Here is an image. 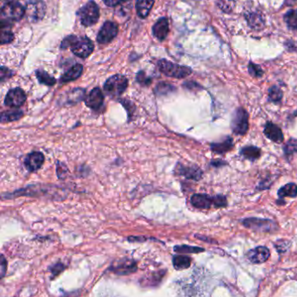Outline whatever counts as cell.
<instances>
[{"label": "cell", "instance_id": "10", "mask_svg": "<svg viewBox=\"0 0 297 297\" xmlns=\"http://www.w3.org/2000/svg\"><path fill=\"white\" fill-rule=\"evenodd\" d=\"M137 270V263L133 260L124 259L119 260L114 263L111 267L110 271L119 275H127L133 274Z\"/></svg>", "mask_w": 297, "mask_h": 297}, {"label": "cell", "instance_id": "25", "mask_svg": "<svg viewBox=\"0 0 297 297\" xmlns=\"http://www.w3.org/2000/svg\"><path fill=\"white\" fill-rule=\"evenodd\" d=\"M278 196L280 199H284L285 197L295 198L297 196V185L295 183L286 184L285 186L278 190Z\"/></svg>", "mask_w": 297, "mask_h": 297}, {"label": "cell", "instance_id": "33", "mask_svg": "<svg viewBox=\"0 0 297 297\" xmlns=\"http://www.w3.org/2000/svg\"><path fill=\"white\" fill-rule=\"evenodd\" d=\"M249 72L255 78H261L263 75V69L256 64L250 63L249 65Z\"/></svg>", "mask_w": 297, "mask_h": 297}, {"label": "cell", "instance_id": "34", "mask_svg": "<svg viewBox=\"0 0 297 297\" xmlns=\"http://www.w3.org/2000/svg\"><path fill=\"white\" fill-rule=\"evenodd\" d=\"M64 268L65 267H64L62 263H56V264H54L53 267L50 268V271L52 272L53 276H57L58 275H60L61 272L63 271Z\"/></svg>", "mask_w": 297, "mask_h": 297}, {"label": "cell", "instance_id": "40", "mask_svg": "<svg viewBox=\"0 0 297 297\" xmlns=\"http://www.w3.org/2000/svg\"><path fill=\"white\" fill-rule=\"evenodd\" d=\"M1 1H2L3 5H5V4L10 3V2H15L16 0H1Z\"/></svg>", "mask_w": 297, "mask_h": 297}, {"label": "cell", "instance_id": "6", "mask_svg": "<svg viewBox=\"0 0 297 297\" xmlns=\"http://www.w3.org/2000/svg\"><path fill=\"white\" fill-rule=\"evenodd\" d=\"M249 114L244 108H238L235 111L231 123V128L235 135L243 136L250 128Z\"/></svg>", "mask_w": 297, "mask_h": 297}, {"label": "cell", "instance_id": "21", "mask_svg": "<svg viewBox=\"0 0 297 297\" xmlns=\"http://www.w3.org/2000/svg\"><path fill=\"white\" fill-rule=\"evenodd\" d=\"M83 67L80 64H76L64 73L60 78V82L67 83L78 79L82 74Z\"/></svg>", "mask_w": 297, "mask_h": 297}, {"label": "cell", "instance_id": "1", "mask_svg": "<svg viewBox=\"0 0 297 297\" xmlns=\"http://www.w3.org/2000/svg\"><path fill=\"white\" fill-rule=\"evenodd\" d=\"M191 204L199 209H209L215 208H226L228 205L227 198L224 195L210 196L209 194L195 193L191 197Z\"/></svg>", "mask_w": 297, "mask_h": 297}, {"label": "cell", "instance_id": "32", "mask_svg": "<svg viewBox=\"0 0 297 297\" xmlns=\"http://www.w3.org/2000/svg\"><path fill=\"white\" fill-rule=\"evenodd\" d=\"M297 152V139H291L288 140L284 146L285 155H292Z\"/></svg>", "mask_w": 297, "mask_h": 297}, {"label": "cell", "instance_id": "28", "mask_svg": "<svg viewBox=\"0 0 297 297\" xmlns=\"http://www.w3.org/2000/svg\"><path fill=\"white\" fill-rule=\"evenodd\" d=\"M36 75H37V78L39 80V82L42 83V84H44V85H54L56 83V80L53 77L50 76L47 73H45L44 71H43V70H38V71H37Z\"/></svg>", "mask_w": 297, "mask_h": 297}, {"label": "cell", "instance_id": "8", "mask_svg": "<svg viewBox=\"0 0 297 297\" xmlns=\"http://www.w3.org/2000/svg\"><path fill=\"white\" fill-rule=\"evenodd\" d=\"M25 13V8L17 1L5 4L1 9L2 19L8 21H19L24 17Z\"/></svg>", "mask_w": 297, "mask_h": 297}, {"label": "cell", "instance_id": "11", "mask_svg": "<svg viewBox=\"0 0 297 297\" xmlns=\"http://www.w3.org/2000/svg\"><path fill=\"white\" fill-rule=\"evenodd\" d=\"M118 31L119 29L116 23L108 21L105 23L98 32L97 40L101 44H108L117 36Z\"/></svg>", "mask_w": 297, "mask_h": 297}, {"label": "cell", "instance_id": "13", "mask_svg": "<svg viewBox=\"0 0 297 297\" xmlns=\"http://www.w3.org/2000/svg\"><path fill=\"white\" fill-rule=\"evenodd\" d=\"M26 101V95L22 89H12L5 98V104L10 108H19Z\"/></svg>", "mask_w": 297, "mask_h": 297}, {"label": "cell", "instance_id": "31", "mask_svg": "<svg viewBox=\"0 0 297 297\" xmlns=\"http://www.w3.org/2000/svg\"><path fill=\"white\" fill-rule=\"evenodd\" d=\"M269 101L273 102H280L282 98V92L277 86H272L269 91Z\"/></svg>", "mask_w": 297, "mask_h": 297}, {"label": "cell", "instance_id": "17", "mask_svg": "<svg viewBox=\"0 0 297 297\" xmlns=\"http://www.w3.org/2000/svg\"><path fill=\"white\" fill-rule=\"evenodd\" d=\"M264 134L273 142L278 143V144L283 142L284 135L282 131L278 126H276L275 124L272 122H268L266 124L264 127Z\"/></svg>", "mask_w": 297, "mask_h": 297}, {"label": "cell", "instance_id": "3", "mask_svg": "<svg viewBox=\"0 0 297 297\" xmlns=\"http://www.w3.org/2000/svg\"><path fill=\"white\" fill-rule=\"evenodd\" d=\"M159 69L161 70L165 75L176 79H183L189 76L192 73V70L187 67L174 64L168 60H162L158 62Z\"/></svg>", "mask_w": 297, "mask_h": 297}, {"label": "cell", "instance_id": "24", "mask_svg": "<svg viewBox=\"0 0 297 297\" xmlns=\"http://www.w3.org/2000/svg\"><path fill=\"white\" fill-rule=\"evenodd\" d=\"M191 263H192V259L189 256L178 255V256H174L173 258V265L177 270L188 269L191 266Z\"/></svg>", "mask_w": 297, "mask_h": 297}, {"label": "cell", "instance_id": "41", "mask_svg": "<svg viewBox=\"0 0 297 297\" xmlns=\"http://www.w3.org/2000/svg\"><path fill=\"white\" fill-rule=\"evenodd\" d=\"M296 114H297V113H296Z\"/></svg>", "mask_w": 297, "mask_h": 297}, {"label": "cell", "instance_id": "15", "mask_svg": "<svg viewBox=\"0 0 297 297\" xmlns=\"http://www.w3.org/2000/svg\"><path fill=\"white\" fill-rule=\"evenodd\" d=\"M104 104V95L100 88H94L85 98V105L92 110L98 111Z\"/></svg>", "mask_w": 297, "mask_h": 297}, {"label": "cell", "instance_id": "14", "mask_svg": "<svg viewBox=\"0 0 297 297\" xmlns=\"http://www.w3.org/2000/svg\"><path fill=\"white\" fill-rule=\"evenodd\" d=\"M176 173L187 180H200L203 176V171L195 166L187 167V166L179 164V166H177Z\"/></svg>", "mask_w": 297, "mask_h": 297}, {"label": "cell", "instance_id": "36", "mask_svg": "<svg viewBox=\"0 0 297 297\" xmlns=\"http://www.w3.org/2000/svg\"><path fill=\"white\" fill-rule=\"evenodd\" d=\"M7 262L6 258H5V256L2 255L1 256V277L3 278L5 275H6V273H7Z\"/></svg>", "mask_w": 297, "mask_h": 297}, {"label": "cell", "instance_id": "20", "mask_svg": "<svg viewBox=\"0 0 297 297\" xmlns=\"http://www.w3.org/2000/svg\"><path fill=\"white\" fill-rule=\"evenodd\" d=\"M234 147V140L230 137L226 138L221 142L212 143L211 150L213 153L217 155H223L225 153L229 152Z\"/></svg>", "mask_w": 297, "mask_h": 297}, {"label": "cell", "instance_id": "2", "mask_svg": "<svg viewBox=\"0 0 297 297\" xmlns=\"http://www.w3.org/2000/svg\"><path fill=\"white\" fill-rule=\"evenodd\" d=\"M244 227L249 229L259 232V233H272L278 229V226L276 222L269 219L257 218V217H250L244 219L241 221Z\"/></svg>", "mask_w": 297, "mask_h": 297}, {"label": "cell", "instance_id": "39", "mask_svg": "<svg viewBox=\"0 0 297 297\" xmlns=\"http://www.w3.org/2000/svg\"><path fill=\"white\" fill-rule=\"evenodd\" d=\"M227 164H228L227 162H224V161H221V160H216V161H214V162H211V165H212L213 167H215V168L223 167V166H226Z\"/></svg>", "mask_w": 297, "mask_h": 297}, {"label": "cell", "instance_id": "23", "mask_svg": "<svg viewBox=\"0 0 297 297\" xmlns=\"http://www.w3.org/2000/svg\"><path fill=\"white\" fill-rule=\"evenodd\" d=\"M240 154L243 156L244 158L247 159L249 161L255 162L261 157L262 150L257 146L246 145V146H244L243 148H241Z\"/></svg>", "mask_w": 297, "mask_h": 297}, {"label": "cell", "instance_id": "30", "mask_svg": "<svg viewBox=\"0 0 297 297\" xmlns=\"http://www.w3.org/2000/svg\"><path fill=\"white\" fill-rule=\"evenodd\" d=\"M218 7L224 13H231L235 7L236 0H218Z\"/></svg>", "mask_w": 297, "mask_h": 297}, {"label": "cell", "instance_id": "37", "mask_svg": "<svg viewBox=\"0 0 297 297\" xmlns=\"http://www.w3.org/2000/svg\"><path fill=\"white\" fill-rule=\"evenodd\" d=\"M126 0H104L105 4L108 7H116L119 4L122 3Z\"/></svg>", "mask_w": 297, "mask_h": 297}, {"label": "cell", "instance_id": "18", "mask_svg": "<svg viewBox=\"0 0 297 297\" xmlns=\"http://www.w3.org/2000/svg\"><path fill=\"white\" fill-rule=\"evenodd\" d=\"M249 26L254 30L259 31L265 26V18L259 11H253L246 13L245 15Z\"/></svg>", "mask_w": 297, "mask_h": 297}, {"label": "cell", "instance_id": "9", "mask_svg": "<svg viewBox=\"0 0 297 297\" xmlns=\"http://www.w3.org/2000/svg\"><path fill=\"white\" fill-rule=\"evenodd\" d=\"M71 46H72V51L73 54L78 57L83 58V59L90 56L93 51V48H94L92 40L89 39L88 38H85V37L84 38L75 37V39Z\"/></svg>", "mask_w": 297, "mask_h": 297}, {"label": "cell", "instance_id": "12", "mask_svg": "<svg viewBox=\"0 0 297 297\" xmlns=\"http://www.w3.org/2000/svg\"><path fill=\"white\" fill-rule=\"evenodd\" d=\"M246 257L250 263L260 264V263H265L269 260L270 257V251L265 246H256L253 250L247 251Z\"/></svg>", "mask_w": 297, "mask_h": 297}, {"label": "cell", "instance_id": "5", "mask_svg": "<svg viewBox=\"0 0 297 297\" xmlns=\"http://www.w3.org/2000/svg\"><path fill=\"white\" fill-rule=\"evenodd\" d=\"M79 16L82 25L93 26L100 18V9L94 1H89L79 11Z\"/></svg>", "mask_w": 297, "mask_h": 297}, {"label": "cell", "instance_id": "27", "mask_svg": "<svg viewBox=\"0 0 297 297\" xmlns=\"http://www.w3.org/2000/svg\"><path fill=\"white\" fill-rule=\"evenodd\" d=\"M174 251L180 254H197L204 252V249L199 247V246L182 245V246H174Z\"/></svg>", "mask_w": 297, "mask_h": 297}, {"label": "cell", "instance_id": "38", "mask_svg": "<svg viewBox=\"0 0 297 297\" xmlns=\"http://www.w3.org/2000/svg\"><path fill=\"white\" fill-rule=\"evenodd\" d=\"M11 75H12V73H11L10 70L4 67L1 68V79H2V81H3L4 79H6L7 77L11 76Z\"/></svg>", "mask_w": 297, "mask_h": 297}, {"label": "cell", "instance_id": "29", "mask_svg": "<svg viewBox=\"0 0 297 297\" xmlns=\"http://www.w3.org/2000/svg\"><path fill=\"white\" fill-rule=\"evenodd\" d=\"M285 22L287 23L288 27L297 29V10H291L286 13L284 16Z\"/></svg>", "mask_w": 297, "mask_h": 297}, {"label": "cell", "instance_id": "16", "mask_svg": "<svg viewBox=\"0 0 297 297\" xmlns=\"http://www.w3.org/2000/svg\"><path fill=\"white\" fill-rule=\"evenodd\" d=\"M44 156L41 152H32L26 156L25 166L30 172H36L44 164Z\"/></svg>", "mask_w": 297, "mask_h": 297}, {"label": "cell", "instance_id": "22", "mask_svg": "<svg viewBox=\"0 0 297 297\" xmlns=\"http://www.w3.org/2000/svg\"><path fill=\"white\" fill-rule=\"evenodd\" d=\"M155 4V0H137L136 11L139 18L145 19L148 16L150 11Z\"/></svg>", "mask_w": 297, "mask_h": 297}, {"label": "cell", "instance_id": "4", "mask_svg": "<svg viewBox=\"0 0 297 297\" xmlns=\"http://www.w3.org/2000/svg\"><path fill=\"white\" fill-rule=\"evenodd\" d=\"M128 85V80L126 77L120 74L110 77L105 84L106 92L113 97H117L122 94Z\"/></svg>", "mask_w": 297, "mask_h": 297}, {"label": "cell", "instance_id": "7", "mask_svg": "<svg viewBox=\"0 0 297 297\" xmlns=\"http://www.w3.org/2000/svg\"><path fill=\"white\" fill-rule=\"evenodd\" d=\"M25 10V16L29 22L37 23L44 18L46 7L42 0H30Z\"/></svg>", "mask_w": 297, "mask_h": 297}, {"label": "cell", "instance_id": "26", "mask_svg": "<svg viewBox=\"0 0 297 297\" xmlns=\"http://www.w3.org/2000/svg\"><path fill=\"white\" fill-rule=\"evenodd\" d=\"M23 112L19 110L9 111V112H5L1 115V122H12V121H16L22 118Z\"/></svg>", "mask_w": 297, "mask_h": 297}, {"label": "cell", "instance_id": "35", "mask_svg": "<svg viewBox=\"0 0 297 297\" xmlns=\"http://www.w3.org/2000/svg\"><path fill=\"white\" fill-rule=\"evenodd\" d=\"M278 242L281 245L279 246L278 244H276V245L275 244V246L278 250L279 253L285 252L286 250H288L289 246H290V243L288 242V240H279Z\"/></svg>", "mask_w": 297, "mask_h": 297}, {"label": "cell", "instance_id": "19", "mask_svg": "<svg viewBox=\"0 0 297 297\" xmlns=\"http://www.w3.org/2000/svg\"><path fill=\"white\" fill-rule=\"evenodd\" d=\"M153 32L156 38L159 40H164L167 38L168 32H169V25H168V20L166 18H162L159 19L156 22L154 27H153Z\"/></svg>", "mask_w": 297, "mask_h": 297}]
</instances>
